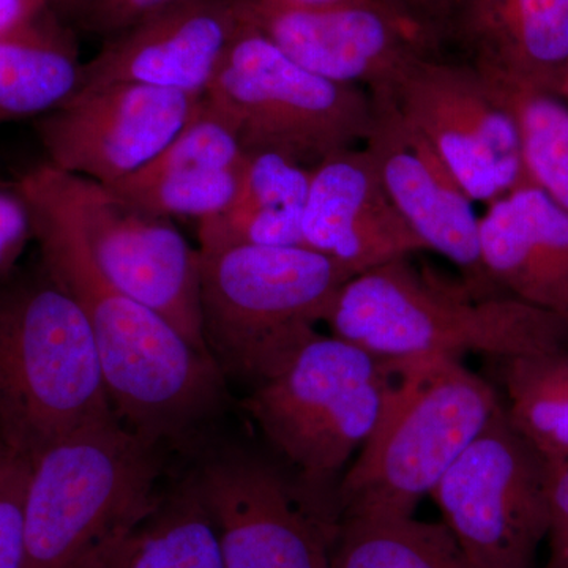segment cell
I'll list each match as a JSON object with an SVG mask.
<instances>
[{"mask_svg": "<svg viewBox=\"0 0 568 568\" xmlns=\"http://www.w3.org/2000/svg\"><path fill=\"white\" fill-rule=\"evenodd\" d=\"M32 459L0 447V568H26V489Z\"/></svg>", "mask_w": 568, "mask_h": 568, "instance_id": "27", "label": "cell"}, {"mask_svg": "<svg viewBox=\"0 0 568 568\" xmlns=\"http://www.w3.org/2000/svg\"><path fill=\"white\" fill-rule=\"evenodd\" d=\"M80 305L48 275L0 282V447L36 459L63 437L114 417Z\"/></svg>", "mask_w": 568, "mask_h": 568, "instance_id": "4", "label": "cell"}, {"mask_svg": "<svg viewBox=\"0 0 568 568\" xmlns=\"http://www.w3.org/2000/svg\"><path fill=\"white\" fill-rule=\"evenodd\" d=\"M242 20L294 62L325 80L386 88L428 44L375 0L304 7L234 0Z\"/></svg>", "mask_w": 568, "mask_h": 568, "instance_id": "14", "label": "cell"}, {"mask_svg": "<svg viewBox=\"0 0 568 568\" xmlns=\"http://www.w3.org/2000/svg\"><path fill=\"white\" fill-rule=\"evenodd\" d=\"M551 465L548 556L544 568H568V463Z\"/></svg>", "mask_w": 568, "mask_h": 568, "instance_id": "31", "label": "cell"}, {"mask_svg": "<svg viewBox=\"0 0 568 568\" xmlns=\"http://www.w3.org/2000/svg\"><path fill=\"white\" fill-rule=\"evenodd\" d=\"M517 121L529 183L568 212V103L544 92L499 93Z\"/></svg>", "mask_w": 568, "mask_h": 568, "instance_id": "26", "label": "cell"}, {"mask_svg": "<svg viewBox=\"0 0 568 568\" xmlns=\"http://www.w3.org/2000/svg\"><path fill=\"white\" fill-rule=\"evenodd\" d=\"M201 100L136 82L80 89L41 115L37 133L51 166L111 186L155 159Z\"/></svg>", "mask_w": 568, "mask_h": 568, "instance_id": "13", "label": "cell"}, {"mask_svg": "<svg viewBox=\"0 0 568 568\" xmlns=\"http://www.w3.org/2000/svg\"><path fill=\"white\" fill-rule=\"evenodd\" d=\"M375 106L365 151L392 203L426 250L457 265L467 291L478 297L504 294L489 282L478 245V216L473 201L433 145L381 92H369Z\"/></svg>", "mask_w": 568, "mask_h": 568, "instance_id": "15", "label": "cell"}, {"mask_svg": "<svg viewBox=\"0 0 568 568\" xmlns=\"http://www.w3.org/2000/svg\"><path fill=\"white\" fill-rule=\"evenodd\" d=\"M302 237L306 248L355 275L426 250L392 203L369 153L357 149L312 168Z\"/></svg>", "mask_w": 568, "mask_h": 568, "instance_id": "17", "label": "cell"}, {"mask_svg": "<svg viewBox=\"0 0 568 568\" xmlns=\"http://www.w3.org/2000/svg\"><path fill=\"white\" fill-rule=\"evenodd\" d=\"M245 155L230 123L203 97L192 119L155 159L108 189L155 215L200 223L231 204Z\"/></svg>", "mask_w": 568, "mask_h": 568, "instance_id": "20", "label": "cell"}, {"mask_svg": "<svg viewBox=\"0 0 568 568\" xmlns=\"http://www.w3.org/2000/svg\"><path fill=\"white\" fill-rule=\"evenodd\" d=\"M89 0H51V7L61 14H77L80 17Z\"/></svg>", "mask_w": 568, "mask_h": 568, "instance_id": "33", "label": "cell"}, {"mask_svg": "<svg viewBox=\"0 0 568 568\" xmlns=\"http://www.w3.org/2000/svg\"><path fill=\"white\" fill-rule=\"evenodd\" d=\"M189 480L227 568H331L343 525L335 493L245 452L209 458Z\"/></svg>", "mask_w": 568, "mask_h": 568, "instance_id": "11", "label": "cell"}, {"mask_svg": "<svg viewBox=\"0 0 568 568\" xmlns=\"http://www.w3.org/2000/svg\"><path fill=\"white\" fill-rule=\"evenodd\" d=\"M497 361L508 420L548 463H568V347Z\"/></svg>", "mask_w": 568, "mask_h": 568, "instance_id": "24", "label": "cell"}, {"mask_svg": "<svg viewBox=\"0 0 568 568\" xmlns=\"http://www.w3.org/2000/svg\"><path fill=\"white\" fill-rule=\"evenodd\" d=\"M104 568H227L215 525L192 484L160 499Z\"/></svg>", "mask_w": 568, "mask_h": 568, "instance_id": "23", "label": "cell"}, {"mask_svg": "<svg viewBox=\"0 0 568 568\" xmlns=\"http://www.w3.org/2000/svg\"><path fill=\"white\" fill-rule=\"evenodd\" d=\"M396 364L316 332L276 375L252 388L245 409L284 465L310 487L334 478L379 425Z\"/></svg>", "mask_w": 568, "mask_h": 568, "instance_id": "7", "label": "cell"}, {"mask_svg": "<svg viewBox=\"0 0 568 568\" xmlns=\"http://www.w3.org/2000/svg\"><path fill=\"white\" fill-rule=\"evenodd\" d=\"M33 239L32 212L18 186L0 182V282L13 272L14 264Z\"/></svg>", "mask_w": 568, "mask_h": 568, "instance_id": "28", "label": "cell"}, {"mask_svg": "<svg viewBox=\"0 0 568 568\" xmlns=\"http://www.w3.org/2000/svg\"><path fill=\"white\" fill-rule=\"evenodd\" d=\"M17 186L41 265L84 313L115 416L162 448L194 435L223 405L222 369L104 276L77 224L28 174Z\"/></svg>", "mask_w": 568, "mask_h": 568, "instance_id": "1", "label": "cell"}, {"mask_svg": "<svg viewBox=\"0 0 568 568\" xmlns=\"http://www.w3.org/2000/svg\"><path fill=\"white\" fill-rule=\"evenodd\" d=\"M183 0H89L80 20L89 31L111 39L133 24Z\"/></svg>", "mask_w": 568, "mask_h": 568, "instance_id": "29", "label": "cell"}, {"mask_svg": "<svg viewBox=\"0 0 568 568\" xmlns=\"http://www.w3.org/2000/svg\"><path fill=\"white\" fill-rule=\"evenodd\" d=\"M242 22L233 0H183L108 39L80 89L136 82L203 99Z\"/></svg>", "mask_w": 568, "mask_h": 568, "instance_id": "16", "label": "cell"}, {"mask_svg": "<svg viewBox=\"0 0 568 568\" xmlns=\"http://www.w3.org/2000/svg\"><path fill=\"white\" fill-rule=\"evenodd\" d=\"M481 264L500 293L568 320V212L526 183L478 220Z\"/></svg>", "mask_w": 568, "mask_h": 568, "instance_id": "19", "label": "cell"}, {"mask_svg": "<svg viewBox=\"0 0 568 568\" xmlns=\"http://www.w3.org/2000/svg\"><path fill=\"white\" fill-rule=\"evenodd\" d=\"M331 568H474L444 523L407 518L347 519Z\"/></svg>", "mask_w": 568, "mask_h": 568, "instance_id": "25", "label": "cell"}, {"mask_svg": "<svg viewBox=\"0 0 568 568\" xmlns=\"http://www.w3.org/2000/svg\"><path fill=\"white\" fill-rule=\"evenodd\" d=\"M204 100L245 152L280 153L306 168L366 141L375 119L368 91L312 73L245 21Z\"/></svg>", "mask_w": 568, "mask_h": 568, "instance_id": "8", "label": "cell"}, {"mask_svg": "<svg viewBox=\"0 0 568 568\" xmlns=\"http://www.w3.org/2000/svg\"><path fill=\"white\" fill-rule=\"evenodd\" d=\"M373 92L433 145L473 203L489 205L529 183L511 108L467 63L425 52Z\"/></svg>", "mask_w": 568, "mask_h": 568, "instance_id": "12", "label": "cell"}, {"mask_svg": "<svg viewBox=\"0 0 568 568\" xmlns=\"http://www.w3.org/2000/svg\"><path fill=\"white\" fill-rule=\"evenodd\" d=\"M160 455L118 416L44 448L26 489V568H104L163 497Z\"/></svg>", "mask_w": 568, "mask_h": 568, "instance_id": "2", "label": "cell"}, {"mask_svg": "<svg viewBox=\"0 0 568 568\" xmlns=\"http://www.w3.org/2000/svg\"><path fill=\"white\" fill-rule=\"evenodd\" d=\"M429 47V41L446 32L462 0H375Z\"/></svg>", "mask_w": 568, "mask_h": 568, "instance_id": "30", "label": "cell"}, {"mask_svg": "<svg viewBox=\"0 0 568 568\" xmlns=\"http://www.w3.org/2000/svg\"><path fill=\"white\" fill-rule=\"evenodd\" d=\"M386 410L336 487L342 521L407 518L504 406L462 358L395 361Z\"/></svg>", "mask_w": 568, "mask_h": 568, "instance_id": "5", "label": "cell"}, {"mask_svg": "<svg viewBox=\"0 0 568 568\" xmlns=\"http://www.w3.org/2000/svg\"><path fill=\"white\" fill-rule=\"evenodd\" d=\"M50 6L51 0H0V36Z\"/></svg>", "mask_w": 568, "mask_h": 568, "instance_id": "32", "label": "cell"}, {"mask_svg": "<svg viewBox=\"0 0 568 568\" xmlns=\"http://www.w3.org/2000/svg\"><path fill=\"white\" fill-rule=\"evenodd\" d=\"M312 168L274 152H246L233 201L200 222L201 245L304 246Z\"/></svg>", "mask_w": 568, "mask_h": 568, "instance_id": "21", "label": "cell"}, {"mask_svg": "<svg viewBox=\"0 0 568 568\" xmlns=\"http://www.w3.org/2000/svg\"><path fill=\"white\" fill-rule=\"evenodd\" d=\"M282 2L293 3V6L324 7L336 6V3L357 2V0H282Z\"/></svg>", "mask_w": 568, "mask_h": 568, "instance_id": "34", "label": "cell"}, {"mask_svg": "<svg viewBox=\"0 0 568 568\" xmlns=\"http://www.w3.org/2000/svg\"><path fill=\"white\" fill-rule=\"evenodd\" d=\"M558 97H562V99L568 100V67L566 70V74H564V80L562 82H560Z\"/></svg>", "mask_w": 568, "mask_h": 568, "instance_id": "35", "label": "cell"}, {"mask_svg": "<svg viewBox=\"0 0 568 568\" xmlns=\"http://www.w3.org/2000/svg\"><path fill=\"white\" fill-rule=\"evenodd\" d=\"M357 276L306 246H200L204 342L224 377L256 387L316 334Z\"/></svg>", "mask_w": 568, "mask_h": 568, "instance_id": "6", "label": "cell"}, {"mask_svg": "<svg viewBox=\"0 0 568 568\" xmlns=\"http://www.w3.org/2000/svg\"><path fill=\"white\" fill-rule=\"evenodd\" d=\"M324 324L332 335L392 361L519 357L568 347V320L508 294L478 297L417 274L406 257L354 276Z\"/></svg>", "mask_w": 568, "mask_h": 568, "instance_id": "3", "label": "cell"}, {"mask_svg": "<svg viewBox=\"0 0 568 568\" xmlns=\"http://www.w3.org/2000/svg\"><path fill=\"white\" fill-rule=\"evenodd\" d=\"M446 32L496 92L558 95L568 67V0H462Z\"/></svg>", "mask_w": 568, "mask_h": 568, "instance_id": "18", "label": "cell"}, {"mask_svg": "<svg viewBox=\"0 0 568 568\" xmlns=\"http://www.w3.org/2000/svg\"><path fill=\"white\" fill-rule=\"evenodd\" d=\"M26 174L73 220L100 271L115 287L162 316L194 349L211 357L201 313L200 248L189 244L173 220L50 163Z\"/></svg>", "mask_w": 568, "mask_h": 568, "instance_id": "9", "label": "cell"}, {"mask_svg": "<svg viewBox=\"0 0 568 568\" xmlns=\"http://www.w3.org/2000/svg\"><path fill=\"white\" fill-rule=\"evenodd\" d=\"M61 17L44 7L0 36V122L48 114L80 91L84 63Z\"/></svg>", "mask_w": 568, "mask_h": 568, "instance_id": "22", "label": "cell"}, {"mask_svg": "<svg viewBox=\"0 0 568 568\" xmlns=\"http://www.w3.org/2000/svg\"><path fill=\"white\" fill-rule=\"evenodd\" d=\"M549 487L551 465L503 406L432 497L474 568H536L549 528Z\"/></svg>", "mask_w": 568, "mask_h": 568, "instance_id": "10", "label": "cell"}]
</instances>
